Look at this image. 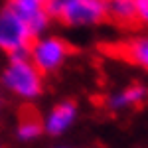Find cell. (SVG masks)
<instances>
[{"label":"cell","mask_w":148,"mask_h":148,"mask_svg":"<svg viewBox=\"0 0 148 148\" xmlns=\"http://www.w3.org/2000/svg\"><path fill=\"white\" fill-rule=\"evenodd\" d=\"M109 0H47V14L69 28H91L109 18Z\"/></svg>","instance_id":"1"},{"label":"cell","mask_w":148,"mask_h":148,"mask_svg":"<svg viewBox=\"0 0 148 148\" xmlns=\"http://www.w3.org/2000/svg\"><path fill=\"white\" fill-rule=\"evenodd\" d=\"M0 81L6 91L22 101H36L44 91V73L30 61L28 53L10 56Z\"/></svg>","instance_id":"2"},{"label":"cell","mask_w":148,"mask_h":148,"mask_svg":"<svg viewBox=\"0 0 148 148\" xmlns=\"http://www.w3.org/2000/svg\"><path fill=\"white\" fill-rule=\"evenodd\" d=\"M28 57L42 73H53L69 57V46L57 36H38L28 49Z\"/></svg>","instance_id":"3"},{"label":"cell","mask_w":148,"mask_h":148,"mask_svg":"<svg viewBox=\"0 0 148 148\" xmlns=\"http://www.w3.org/2000/svg\"><path fill=\"white\" fill-rule=\"evenodd\" d=\"M34 42L28 26L6 6L0 10V51L6 56H24Z\"/></svg>","instance_id":"4"},{"label":"cell","mask_w":148,"mask_h":148,"mask_svg":"<svg viewBox=\"0 0 148 148\" xmlns=\"http://www.w3.org/2000/svg\"><path fill=\"white\" fill-rule=\"evenodd\" d=\"M46 2L47 0H8L6 6L28 26L32 36L38 38V36H44L51 22Z\"/></svg>","instance_id":"5"},{"label":"cell","mask_w":148,"mask_h":148,"mask_svg":"<svg viewBox=\"0 0 148 148\" xmlns=\"http://www.w3.org/2000/svg\"><path fill=\"white\" fill-rule=\"evenodd\" d=\"M77 114H79V109H77V105L73 101L56 103L47 111L44 121H42L44 132H47L49 136H61V134H65L69 128L75 125Z\"/></svg>","instance_id":"6"},{"label":"cell","mask_w":148,"mask_h":148,"mask_svg":"<svg viewBox=\"0 0 148 148\" xmlns=\"http://www.w3.org/2000/svg\"><path fill=\"white\" fill-rule=\"evenodd\" d=\"M146 101H148V87L146 85H140V83H132V85L123 87L121 91L113 93L109 97L107 105L113 111H123V109L138 107V105H142Z\"/></svg>","instance_id":"7"},{"label":"cell","mask_w":148,"mask_h":148,"mask_svg":"<svg viewBox=\"0 0 148 148\" xmlns=\"http://www.w3.org/2000/svg\"><path fill=\"white\" fill-rule=\"evenodd\" d=\"M109 18L121 24H132L136 20V6L134 0H109L107 4Z\"/></svg>","instance_id":"8"},{"label":"cell","mask_w":148,"mask_h":148,"mask_svg":"<svg viewBox=\"0 0 148 148\" xmlns=\"http://www.w3.org/2000/svg\"><path fill=\"white\" fill-rule=\"evenodd\" d=\"M125 53L132 63L148 71V36H138V38H132L130 42H126Z\"/></svg>","instance_id":"9"},{"label":"cell","mask_w":148,"mask_h":148,"mask_svg":"<svg viewBox=\"0 0 148 148\" xmlns=\"http://www.w3.org/2000/svg\"><path fill=\"white\" fill-rule=\"evenodd\" d=\"M42 132H44L42 121H40V119H32V116L22 119L20 125H18V128H16V136L20 138L22 142H32V140H36Z\"/></svg>","instance_id":"10"},{"label":"cell","mask_w":148,"mask_h":148,"mask_svg":"<svg viewBox=\"0 0 148 148\" xmlns=\"http://www.w3.org/2000/svg\"><path fill=\"white\" fill-rule=\"evenodd\" d=\"M136 6V20L148 26V0H134Z\"/></svg>","instance_id":"11"},{"label":"cell","mask_w":148,"mask_h":148,"mask_svg":"<svg viewBox=\"0 0 148 148\" xmlns=\"http://www.w3.org/2000/svg\"><path fill=\"white\" fill-rule=\"evenodd\" d=\"M59 148H67V146H59Z\"/></svg>","instance_id":"12"}]
</instances>
